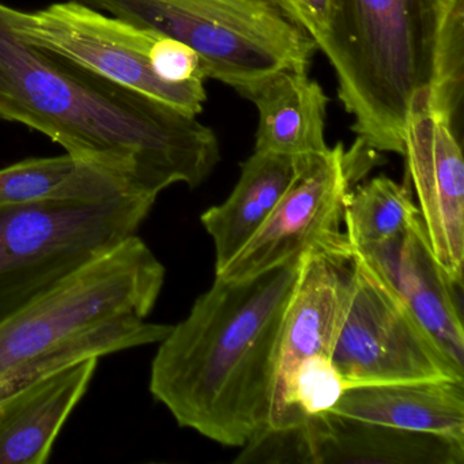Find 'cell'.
<instances>
[{
    "mask_svg": "<svg viewBox=\"0 0 464 464\" xmlns=\"http://www.w3.org/2000/svg\"><path fill=\"white\" fill-rule=\"evenodd\" d=\"M257 110L255 151L303 159L327 150L330 99L308 72L284 69L257 83L246 97Z\"/></svg>",
    "mask_w": 464,
    "mask_h": 464,
    "instance_id": "16",
    "label": "cell"
},
{
    "mask_svg": "<svg viewBox=\"0 0 464 464\" xmlns=\"http://www.w3.org/2000/svg\"><path fill=\"white\" fill-rule=\"evenodd\" d=\"M99 358L59 369L0 399V464H43L88 392Z\"/></svg>",
    "mask_w": 464,
    "mask_h": 464,
    "instance_id": "14",
    "label": "cell"
},
{
    "mask_svg": "<svg viewBox=\"0 0 464 464\" xmlns=\"http://www.w3.org/2000/svg\"><path fill=\"white\" fill-rule=\"evenodd\" d=\"M366 150L357 140L350 150L338 143L297 159L295 181L270 218L216 276L252 278L308 252L349 263L352 246L342 230L344 202L353 181L366 170Z\"/></svg>",
    "mask_w": 464,
    "mask_h": 464,
    "instance_id": "10",
    "label": "cell"
},
{
    "mask_svg": "<svg viewBox=\"0 0 464 464\" xmlns=\"http://www.w3.org/2000/svg\"><path fill=\"white\" fill-rule=\"evenodd\" d=\"M333 361L347 388L464 380L456 363L390 282L360 254L347 267Z\"/></svg>",
    "mask_w": 464,
    "mask_h": 464,
    "instance_id": "7",
    "label": "cell"
},
{
    "mask_svg": "<svg viewBox=\"0 0 464 464\" xmlns=\"http://www.w3.org/2000/svg\"><path fill=\"white\" fill-rule=\"evenodd\" d=\"M434 259L460 289L464 267V160L453 124L422 108L410 118L403 154Z\"/></svg>",
    "mask_w": 464,
    "mask_h": 464,
    "instance_id": "11",
    "label": "cell"
},
{
    "mask_svg": "<svg viewBox=\"0 0 464 464\" xmlns=\"http://www.w3.org/2000/svg\"><path fill=\"white\" fill-rule=\"evenodd\" d=\"M418 214L409 189L385 176L352 189L343 208L344 233L352 251L396 237Z\"/></svg>",
    "mask_w": 464,
    "mask_h": 464,
    "instance_id": "19",
    "label": "cell"
},
{
    "mask_svg": "<svg viewBox=\"0 0 464 464\" xmlns=\"http://www.w3.org/2000/svg\"><path fill=\"white\" fill-rule=\"evenodd\" d=\"M130 194L112 176L74 157H43L0 169V206ZM135 195V194H134Z\"/></svg>",
    "mask_w": 464,
    "mask_h": 464,
    "instance_id": "18",
    "label": "cell"
},
{
    "mask_svg": "<svg viewBox=\"0 0 464 464\" xmlns=\"http://www.w3.org/2000/svg\"><path fill=\"white\" fill-rule=\"evenodd\" d=\"M303 256L248 279L216 276L160 342L149 388L179 425L229 448H243L262 430Z\"/></svg>",
    "mask_w": 464,
    "mask_h": 464,
    "instance_id": "2",
    "label": "cell"
},
{
    "mask_svg": "<svg viewBox=\"0 0 464 464\" xmlns=\"http://www.w3.org/2000/svg\"><path fill=\"white\" fill-rule=\"evenodd\" d=\"M442 0H330L317 45L335 72L352 130L369 150L403 154L410 118L426 107Z\"/></svg>",
    "mask_w": 464,
    "mask_h": 464,
    "instance_id": "4",
    "label": "cell"
},
{
    "mask_svg": "<svg viewBox=\"0 0 464 464\" xmlns=\"http://www.w3.org/2000/svg\"><path fill=\"white\" fill-rule=\"evenodd\" d=\"M164 284L135 235L0 322V399L80 361L159 344L172 325L148 317Z\"/></svg>",
    "mask_w": 464,
    "mask_h": 464,
    "instance_id": "3",
    "label": "cell"
},
{
    "mask_svg": "<svg viewBox=\"0 0 464 464\" xmlns=\"http://www.w3.org/2000/svg\"><path fill=\"white\" fill-rule=\"evenodd\" d=\"M347 267L349 263L325 255L304 254L279 334L262 430H281L297 414L328 411L346 390L333 350L346 300Z\"/></svg>",
    "mask_w": 464,
    "mask_h": 464,
    "instance_id": "8",
    "label": "cell"
},
{
    "mask_svg": "<svg viewBox=\"0 0 464 464\" xmlns=\"http://www.w3.org/2000/svg\"><path fill=\"white\" fill-rule=\"evenodd\" d=\"M297 159L254 151L241 164L240 178L221 205L200 216L216 249V274L262 229L297 175Z\"/></svg>",
    "mask_w": 464,
    "mask_h": 464,
    "instance_id": "17",
    "label": "cell"
},
{
    "mask_svg": "<svg viewBox=\"0 0 464 464\" xmlns=\"http://www.w3.org/2000/svg\"><path fill=\"white\" fill-rule=\"evenodd\" d=\"M282 463L463 464L464 444L324 412L279 434Z\"/></svg>",
    "mask_w": 464,
    "mask_h": 464,
    "instance_id": "12",
    "label": "cell"
},
{
    "mask_svg": "<svg viewBox=\"0 0 464 464\" xmlns=\"http://www.w3.org/2000/svg\"><path fill=\"white\" fill-rule=\"evenodd\" d=\"M403 298L412 314L464 368V330L453 285L434 259L420 214L396 237L354 249Z\"/></svg>",
    "mask_w": 464,
    "mask_h": 464,
    "instance_id": "13",
    "label": "cell"
},
{
    "mask_svg": "<svg viewBox=\"0 0 464 464\" xmlns=\"http://www.w3.org/2000/svg\"><path fill=\"white\" fill-rule=\"evenodd\" d=\"M156 200L118 194L0 206V322L137 235Z\"/></svg>",
    "mask_w": 464,
    "mask_h": 464,
    "instance_id": "6",
    "label": "cell"
},
{
    "mask_svg": "<svg viewBox=\"0 0 464 464\" xmlns=\"http://www.w3.org/2000/svg\"><path fill=\"white\" fill-rule=\"evenodd\" d=\"M178 40L197 53L206 80L246 97L279 70L308 72L317 51L276 0H80Z\"/></svg>",
    "mask_w": 464,
    "mask_h": 464,
    "instance_id": "5",
    "label": "cell"
},
{
    "mask_svg": "<svg viewBox=\"0 0 464 464\" xmlns=\"http://www.w3.org/2000/svg\"><path fill=\"white\" fill-rule=\"evenodd\" d=\"M0 121L24 124L69 156L157 199L200 186L219 161L216 132L197 116L112 82L24 40L0 4Z\"/></svg>",
    "mask_w": 464,
    "mask_h": 464,
    "instance_id": "1",
    "label": "cell"
},
{
    "mask_svg": "<svg viewBox=\"0 0 464 464\" xmlns=\"http://www.w3.org/2000/svg\"><path fill=\"white\" fill-rule=\"evenodd\" d=\"M12 28L31 44L59 53L85 69L198 116L208 94L205 80L170 83L154 69V51L162 34L99 12L80 0L53 4L37 12L7 6Z\"/></svg>",
    "mask_w": 464,
    "mask_h": 464,
    "instance_id": "9",
    "label": "cell"
},
{
    "mask_svg": "<svg viewBox=\"0 0 464 464\" xmlns=\"http://www.w3.org/2000/svg\"><path fill=\"white\" fill-rule=\"evenodd\" d=\"M276 4L312 37L317 47L327 32L330 0H276Z\"/></svg>",
    "mask_w": 464,
    "mask_h": 464,
    "instance_id": "21",
    "label": "cell"
},
{
    "mask_svg": "<svg viewBox=\"0 0 464 464\" xmlns=\"http://www.w3.org/2000/svg\"><path fill=\"white\" fill-rule=\"evenodd\" d=\"M464 0H442L426 110L450 123L463 100Z\"/></svg>",
    "mask_w": 464,
    "mask_h": 464,
    "instance_id": "20",
    "label": "cell"
},
{
    "mask_svg": "<svg viewBox=\"0 0 464 464\" xmlns=\"http://www.w3.org/2000/svg\"><path fill=\"white\" fill-rule=\"evenodd\" d=\"M330 412L464 444V380L347 388Z\"/></svg>",
    "mask_w": 464,
    "mask_h": 464,
    "instance_id": "15",
    "label": "cell"
}]
</instances>
